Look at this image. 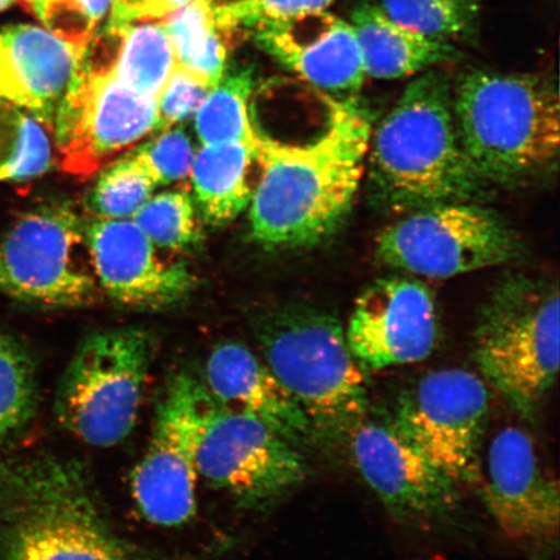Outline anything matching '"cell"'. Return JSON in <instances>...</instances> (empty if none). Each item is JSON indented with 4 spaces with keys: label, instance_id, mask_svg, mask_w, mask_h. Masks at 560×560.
I'll return each instance as SVG.
<instances>
[{
    "label": "cell",
    "instance_id": "6da1fadb",
    "mask_svg": "<svg viewBox=\"0 0 560 560\" xmlns=\"http://www.w3.org/2000/svg\"><path fill=\"white\" fill-rule=\"evenodd\" d=\"M371 120L353 101H330L327 121L305 143L258 131L261 178L250 199V236L266 249L312 247L346 220L365 174Z\"/></svg>",
    "mask_w": 560,
    "mask_h": 560
},
{
    "label": "cell",
    "instance_id": "7a4b0ae2",
    "mask_svg": "<svg viewBox=\"0 0 560 560\" xmlns=\"http://www.w3.org/2000/svg\"><path fill=\"white\" fill-rule=\"evenodd\" d=\"M368 156L373 198L392 212L478 201L488 186L462 147L450 77L433 68L406 86L371 132Z\"/></svg>",
    "mask_w": 560,
    "mask_h": 560
},
{
    "label": "cell",
    "instance_id": "3957f363",
    "mask_svg": "<svg viewBox=\"0 0 560 560\" xmlns=\"http://www.w3.org/2000/svg\"><path fill=\"white\" fill-rule=\"evenodd\" d=\"M0 560H150L116 534L86 468L55 455L0 459Z\"/></svg>",
    "mask_w": 560,
    "mask_h": 560
},
{
    "label": "cell",
    "instance_id": "277c9868",
    "mask_svg": "<svg viewBox=\"0 0 560 560\" xmlns=\"http://www.w3.org/2000/svg\"><path fill=\"white\" fill-rule=\"evenodd\" d=\"M462 147L487 184L515 185L556 170L558 86L548 77L475 69L453 90Z\"/></svg>",
    "mask_w": 560,
    "mask_h": 560
},
{
    "label": "cell",
    "instance_id": "5b68a950",
    "mask_svg": "<svg viewBox=\"0 0 560 560\" xmlns=\"http://www.w3.org/2000/svg\"><path fill=\"white\" fill-rule=\"evenodd\" d=\"M256 336L264 362L304 411L314 436L347 438L368 416L365 373L332 314L279 307L257 322Z\"/></svg>",
    "mask_w": 560,
    "mask_h": 560
},
{
    "label": "cell",
    "instance_id": "8992f818",
    "mask_svg": "<svg viewBox=\"0 0 560 560\" xmlns=\"http://www.w3.org/2000/svg\"><path fill=\"white\" fill-rule=\"evenodd\" d=\"M559 303L557 283L509 277L490 295L476 327L474 355L482 380L525 418L557 382Z\"/></svg>",
    "mask_w": 560,
    "mask_h": 560
},
{
    "label": "cell",
    "instance_id": "52a82bcc",
    "mask_svg": "<svg viewBox=\"0 0 560 560\" xmlns=\"http://www.w3.org/2000/svg\"><path fill=\"white\" fill-rule=\"evenodd\" d=\"M156 341L144 328L88 336L61 376L55 416L62 429L91 446L110 447L137 423Z\"/></svg>",
    "mask_w": 560,
    "mask_h": 560
},
{
    "label": "cell",
    "instance_id": "ba28073f",
    "mask_svg": "<svg viewBox=\"0 0 560 560\" xmlns=\"http://www.w3.org/2000/svg\"><path fill=\"white\" fill-rule=\"evenodd\" d=\"M521 252L514 231L478 201L440 202L412 210L376 240V255L383 264L439 279L508 264Z\"/></svg>",
    "mask_w": 560,
    "mask_h": 560
},
{
    "label": "cell",
    "instance_id": "9c48e42d",
    "mask_svg": "<svg viewBox=\"0 0 560 560\" xmlns=\"http://www.w3.org/2000/svg\"><path fill=\"white\" fill-rule=\"evenodd\" d=\"M212 402L205 383L186 371L166 384L150 443L130 479L139 513L159 527H180L196 513L198 452Z\"/></svg>",
    "mask_w": 560,
    "mask_h": 560
},
{
    "label": "cell",
    "instance_id": "30bf717a",
    "mask_svg": "<svg viewBox=\"0 0 560 560\" xmlns=\"http://www.w3.org/2000/svg\"><path fill=\"white\" fill-rule=\"evenodd\" d=\"M85 226L69 202L24 213L0 240V292L47 307L93 304L100 284L80 260Z\"/></svg>",
    "mask_w": 560,
    "mask_h": 560
},
{
    "label": "cell",
    "instance_id": "8fae6325",
    "mask_svg": "<svg viewBox=\"0 0 560 560\" xmlns=\"http://www.w3.org/2000/svg\"><path fill=\"white\" fill-rule=\"evenodd\" d=\"M465 369L420 377L398 398L392 423L455 485L479 481L489 390Z\"/></svg>",
    "mask_w": 560,
    "mask_h": 560
},
{
    "label": "cell",
    "instance_id": "7c38bea8",
    "mask_svg": "<svg viewBox=\"0 0 560 560\" xmlns=\"http://www.w3.org/2000/svg\"><path fill=\"white\" fill-rule=\"evenodd\" d=\"M198 475L237 505L257 509L303 485L307 466L299 446L261 420L213 401L200 440Z\"/></svg>",
    "mask_w": 560,
    "mask_h": 560
},
{
    "label": "cell",
    "instance_id": "4fadbf2b",
    "mask_svg": "<svg viewBox=\"0 0 560 560\" xmlns=\"http://www.w3.org/2000/svg\"><path fill=\"white\" fill-rule=\"evenodd\" d=\"M52 130L62 171L89 178L118 152L160 130L158 97L125 86L115 73L79 72L56 112Z\"/></svg>",
    "mask_w": 560,
    "mask_h": 560
},
{
    "label": "cell",
    "instance_id": "5bb4252c",
    "mask_svg": "<svg viewBox=\"0 0 560 560\" xmlns=\"http://www.w3.org/2000/svg\"><path fill=\"white\" fill-rule=\"evenodd\" d=\"M347 439L357 471L397 520L433 523L457 509L458 486L409 443L392 420L365 417Z\"/></svg>",
    "mask_w": 560,
    "mask_h": 560
},
{
    "label": "cell",
    "instance_id": "9a60e30c",
    "mask_svg": "<svg viewBox=\"0 0 560 560\" xmlns=\"http://www.w3.org/2000/svg\"><path fill=\"white\" fill-rule=\"evenodd\" d=\"M363 370L410 365L436 347L439 320L429 287L402 277L377 279L355 300L346 328Z\"/></svg>",
    "mask_w": 560,
    "mask_h": 560
},
{
    "label": "cell",
    "instance_id": "2e32d148",
    "mask_svg": "<svg viewBox=\"0 0 560 560\" xmlns=\"http://www.w3.org/2000/svg\"><path fill=\"white\" fill-rule=\"evenodd\" d=\"M482 495L489 513L510 540H555L559 532V485L545 470L534 440L506 427L490 441L481 462Z\"/></svg>",
    "mask_w": 560,
    "mask_h": 560
},
{
    "label": "cell",
    "instance_id": "e0dca14e",
    "mask_svg": "<svg viewBox=\"0 0 560 560\" xmlns=\"http://www.w3.org/2000/svg\"><path fill=\"white\" fill-rule=\"evenodd\" d=\"M85 243L97 284L117 303L161 310L192 290L187 266L161 261L135 221L97 219L85 226Z\"/></svg>",
    "mask_w": 560,
    "mask_h": 560
},
{
    "label": "cell",
    "instance_id": "ac0fdd59",
    "mask_svg": "<svg viewBox=\"0 0 560 560\" xmlns=\"http://www.w3.org/2000/svg\"><path fill=\"white\" fill-rule=\"evenodd\" d=\"M247 32L279 65L315 88L355 94L366 80L353 26L327 10L257 21Z\"/></svg>",
    "mask_w": 560,
    "mask_h": 560
},
{
    "label": "cell",
    "instance_id": "d6986e66",
    "mask_svg": "<svg viewBox=\"0 0 560 560\" xmlns=\"http://www.w3.org/2000/svg\"><path fill=\"white\" fill-rule=\"evenodd\" d=\"M82 56L34 25L0 30V100L52 128L56 112L80 72Z\"/></svg>",
    "mask_w": 560,
    "mask_h": 560
},
{
    "label": "cell",
    "instance_id": "ffe728a7",
    "mask_svg": "<svg viewBox=\"0 0 560 560\" xmlns=\"http://www.w3.org/2000/svg\"><path fill=\"white\" fill-rule=\"evenodd\" d=\"M202 383L217 405L261 420L293 445L300 447L314 436L299 404L242 342H222L212 350Z\"/></svg>",
    "mask_w": 560,
    "mask_h": 560
},
{
    "label": "cell",
    "instance_id": "44dd1931",
    "mask_svg": "<svg viewBox=\"0 0 560 560\" xmlns=\"http://www.w3.org/2000/svg\"><path fill=\"white\" fill-rule=\"evenodd\" d=\"M349 23L359 42L365 73L373 79H402L460 58V51L450 42L408 30L376 3L357 4Z\"/></svg>",
    "mask_w": 560,
    "mask_h": 560
},
{
    "label": "cell",
    "instance_id": "7402d4cb",
    "mask_svg": "<svg viewBox=\"0 0 560 560\" xmlns=\"http://www.w3.org/2000/svg\"><path fill=\"white\" fill-rule=\"evenodd\" d=\"M254 161L257 139L202 144L196 152L190 172L194 201L208 225L226 226L249 206L254 190L248 175Z\"/></svg>",
    "mask_w": 560,
    "mask_h": 560
},
{
    "label": "cell",
    "instance_id": "603a6c76",
    "mask_svg": "<svg viewBox=\"0 0 560 560\" xmlns=\"http://www.w3.org/2000/svg\"><path fill=\"white\" fill-rule=\"evenodd\" d=\"M172 39L177 66L214 88L225 74L231 45L217 27L207 0H191L160 19Z\"/></svg>",
    "mask_w": 560,
    "mask_h": 560
},
{
    "label": "cell",
    "instance_id": "cb8c5ba5",
    "mask_svg": "<svg viewBox=\"0 0 560 560\" xmlns=\"http://www.w3.org/2000/svg\"><path fill=\"white\" fill-rule=\"evenodd\" d=\"M252 89L250 68L223 74L195 114L196 135L201 144L255 142L257 130L249 116Z\"/></svg>",
    "mask_w": 560,
    "mask_h": 560
},
{
    "label": "cell",
    "instance_id": "d4e9b609",
    "mask_svg": "<svg viewBox=\"0 0 560 560\" xmlns=\"http://www.w3.org/2000/svg\"><path fill=\"white\" fill-rule=\"evenodd\" d=\"M47 126L30 112L0 100V180H26L52 165Z\"/></svg>",
    "mask_w": 560,
    "mask_h": 560
},
{
    "label": "cell",
    "instance_id": "484cf974",
    "mask_svg": "<svg viewBox=\"0 0 560 560\" xmlns=\"http://www.w3.org/2000/svg\"><path fill=\"white\" fill-rule=\"evenodd\" d=\"M175 66L172 39L160 21L130 25L115 75L137 93L159 97Z\"/></svg>",
    "mask_w": 560,
    "mask_h": 560
},
{
    "label": "cell",
    "instance_id": "4316f807",
    "mask_svg": "<svg viewBox=\"0 0 560 560\" xmlns=\"http://www.w3.org/2000/svg\"><path fill=\"white\" fill-rule=\"evenodd\" d=\"M377 5L396 23L433 39L453 44L478 33L480 0H380Z\"/></svg>",
    "mask_w": 560,
    "mask_h": 560
},
{
    "label": "cell",
    "instance_id": "83f0119b",
    "mask_svg": "<svg viewBox=\"0 0 560 560\" xmlns=\"http://www.w3.org/2000/svg\"><path fill=\"white\" fill-rule=\"evenodd\" d=\"M33 361L10 336L0 332V444L19 435L37 409Z\"/></svg>",
    "mask_w": 560,
    "mask_h": 560
},
{
    "label": "cell",
    "instance_id": "f1b7e54d",
    "mask_svg": "<svg viewBox=\"0 0 560 560\" xmlns=\"http://www.w3.org/2000/svg\"><path fill=\"white\" fill-rule=\"evenodd\" d=\"M132 221L159 248L186 252L201 242L195 201L185 190L152 196Z\"/></svg>",
    "mask_w": 560,
    "mask_h": 560
},
{
    "label": "cell",
    "instance_id": "f546056e",
    "mask_svg": "<svg viewBox=\"0 0 560 560\" xmlns=\"http://www.w3.org/2000/svg\"><path fill=\"white\" fill-rule=\"evenodd\" d=\"M158 185L131 153L105 167L89 196V208L101 220H129L152 198Z\"/></svg>",
    "mask_w": 560,
    "mask_h": 560
},
{
    "label": "cell",
    "instance_id": "4dcf8cb0",
    "mask_svg": "<svg viewBox=\"0 0 560 560\" xmlns=\"http://www.w3.org/2000/svg\"><path fill=\"white\" fill-rule=\"evenodd\" d=\"M130 153L158 186L172 185L188 177L196 155L186 132L172 128Z\"/></svg>",
    "mask_w": 560,
    "mask_h": 560
},
{
    "label": "cell",
    "instance_id": "1f68e13d",
    "mask_svg": "<svg viewBox=\"0 0 560 560\" xmlns=\"http://www.w3.org/2000/svg\"><path fill=\"white\" fill-rule=\"evenodd\" d=\"M212 89L199 75L175 66L158 97L160 130L171 129L194 116Z\"/></svg>",
    "mask_w": 560,
    "mask_h": 560
},
{
    "label": "cell",
    "instance_id": "d6a6232c",
    "mask_svg": "<svg viewBox=\"0 0 560 560\" xmlns=\"http://www.w3.org/2000/svg\"><path fill=\"white\" fill-rule=\"evenodd\" d=\"M55 37L65 40L83 56L97 25L77 0H33L30 5Z\"/></svg>",
    "mask_w": 560,
    "mask_h": 560
},
{
    "label": "cell",
    "instance_id": "836d02e7",
    "mask_svg": "<svg viewBox=\"0 0 560 560\" xmlns=\"http://www.w3.org/2000/svg\"><path fill=\"white\" fill-rule=\"evenodd\" d=\"M338 0H250L242 9L228 16L215 18L217 24L240 33L247 32L252 24L262 20H277L301 15V13L325 11Z\"/></svg>",
    "mask_w": 560,
    "mask_h": 560
},
{
    "label": "cell",
    "instance_id": "e575fe53",
    "mask_svg": "<svg viewBox=\"0 0 560 560\" xmlns=\"http://www.w3.org/2000/svg\"><path fill=\"white\" fill-rule=\"evenodd\" d=\"M130 25L108 20L104 30L94 35L83 52L80 73L93 77L114 74L120 61Z\"/></svg>",
    "mask_w": 560,
    "mask_h": 560
},
{
    "label": "cell",
    "instance_id": "d590c367",
    "mask_svg": "<svg viewBox=\"0 0 560 560\" xmlns=\"http://www.w3.org/2000/svg\"><path fill=\"white\" fill-rule=\"evenodd\" d=\"M190 2L191 0H115L109 20L131 24L135 20L161 19Z\"/></svg>",
    "mask_w": 560,
    "mask_h": 560
},
{
    "label": "cell",
    "instance_id": "8d00e7d4",
    "mask_svg": "<svg viewBox=\"0 0 560 560\" xmlns=\"http://www.w3.org/2000/svg\"><path fill=\"white\" fill-rule=\"evenodd\" d=\"M77 2L83 7L96 25H100L105 18H110L115 5V0H77Z\"/></svg>",
    "mask_w": 560,
    "mask_h": 560
},
{
    "label": "cell",
    "instance_id": "74e56055",
    "mask_svg": "<svg viewBox=\"0 0 560 560\" xmlns=\"http://www.w3.org/2000/svg\"><path fill=\"white\" fill-rule=\"evenodd\" d=\"M249 2L250 0H207L217 18L228 16Z\"/></svg>",
    "mask_w": 560,
    "mask_h": 560
},
{
    "label": "cell",
    "instance_id": "f35d334b",
    "mask_svg": "<svg viewBox=\"0 0 560 560\" xmlns=\"http://www.w3.org/2000/svg\"><path fill=\"white\" fill-rule=\"evenodd\" d=\"M12 2L13 0H0V11L7 9Z\"/></svg>",
    "mask_w": 560,
    "mask_h": 560
},
{
    "label": "cell",
    "instance_id": "ab89813d",
    "mask_svg": "<svg viewBox=\"0 0 560 560\" xmlns=\"http://www.w3.org/2000/svg\"><path fill=\"white\" fill-rule=\"evenodd\" d=\"M32 2H33V0H26V2L24 3L26 9H30V5H31Z\"/></svg>",
    "mask_w": 560,
    "mask_h": 560
},
{
    "label": "cell",
    "instance_id": "60d3db41",
    "mask_svg": "<svg viewBox=\"0 0 560 560\" xmlns=\"http://www.w3.org/2000/svg\"><path fill=\"white\" fill-rule=\"evenodd\" d=\"M21 2H23V4L26 2V0H21Z\"/></svg>",
    "mask_w": 560,
    "mask_h": 560
}]
</instances>
